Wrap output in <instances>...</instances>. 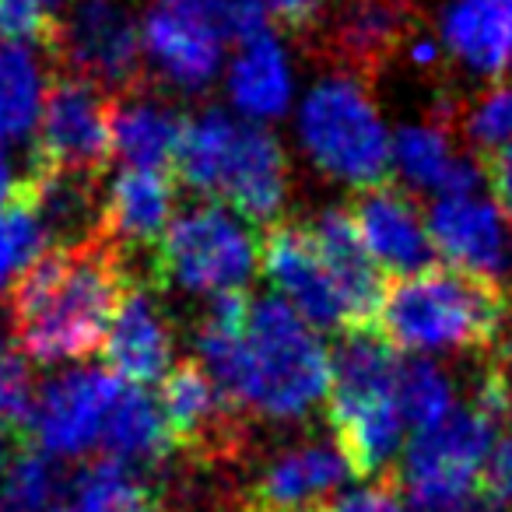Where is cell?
Returning a JSON list of instances; mask_svg holds the SVG:
<instances>
[{"instance_id": "obj_3", "label": "cell", "mask_w": 512, "mask_h": 512, "mask_svg": "<svg viewBox=\"0 0 512 512\" xmlns=\"http://www.w3.org/2000/svg\"><path fill=\"white\" fill-rule=\"evenodd\" d=\"M509 323L502 285L460 267H425L386 285L376 327L400 351H484Z\"/></svg>"}, {"instance_id": "obj_15", "label": "cell", "mask_w": 512, "mask_h": 512, "mask_svg": "<svg viewBox=\"0 0 512 512\" xmlns=\"http://www.w3.org/2000/svg\"><path fill=\"white\" fill-rule=\"evenodd\" d=\"M414 32L411 0H344L327 29V53L351 74H379Z\"/></svg>"}, {"instance_id": "obj_13", "label": "cell", "mask_w": 512, "mask_h": 512, "mask_svg": "<svg viewBox=\"0 0 512 512\" xmlns=\"http://www.w3.org/2000/svg\"><path fill=\"white\" fill-rule=\"evenodd\" d=\"M348 474L351 467L341 449L299 442L264 463L242 498V512H327L330 498L348 481Z\"/></svg>"}, {"instance_id": "obj_26", "label": "cell", "mask_w": 512, "mask_h": 512, "mask_svg": "<svg viewBox=\"0 0 512 512\" xmlns=\"http://www.w3.org/2000/svg\"><path fill=\"white\" fill-rule=\"evenodd\" d=\"M228 95L253 120H274L292 102V74L278 39L267 32L256 43L239 46V57L228 74Z\"/></svg>"}, {"instance_id": "obj_5", "label": "cell", "mask_w": 512, "mask_h": 512, "mask_svg": "<svg viewBox=\"0 0 512 512\" xmlns=\"http://www.w3.org/2000/svg\"><path fill=\"white\" fill-rule=\"evenodd\" d=\"M400 358L386 337L365 330H348L334 355L330 383V432L355 477H372L386 470L397 456L404 411H400Z\"/></svg>"}, {"instance_id": "obj_24", "label": "cell", "mask_w": 512, "mask_h": 512, "mask_svg": "<svg viewBox=\"0 0 512 512\" xmlns=\"http://www.w3.org/2000/svg\"><path fill=\"white\" fill-rule=\"evenodd\" d=\"M442 39L467 71L502 78L512 64V0H453Z\"/></svg>"}, {"instance_id": "obj_25", "label": "cell", "mask_w": 512, "mask_h": 512, "mask_svg": "<svg viewBox=\"0 0 512 512\" xmlns=\"http://www.w3.org/2000/svg\"><path fill=\"white\" fill-rule=\"evenodd\" d=\"M99 446L106 449V456H120L134 467H144V463L165 460L176 442H172L162 404H155L144 386L123 383L120 397L109 407Z\"/></svg>"}, {"instance_id": "obj_21", "label": "cell", "mask_w": 512, "mask_h": 512, "mask_svg": "<svg viewBox=\"0 0 512 512\" xmlns=\"http://www.w3.org/2000/svg\"><path fill=\"white\" fill-rule=\"evenodd\" d=\"M428 232L449 264L470 274L495 278L505 267V228L502 214L488 200L439 197L428 211Z\"/></svg>"}, {"instance_id": "obj_28", "label": "cell", "mask_w": 512, "mask_h": 512, "mask_svg": "<svg viewBox=\"0 0 512 512\" xmlns=\"http://www.w3.org/2000/svg\"><path fill=\"white\" fill-rule=\"evenodd\" d=\"M46 246H50V232L39 214L32 183L18 179L11 200L0 207V302L15 295L18 281L36 267Z\"/></svg>"}, {"instance_id": "obj_38", "label": "cell", "mask_w": 512, "mask_h": 512, "mask_svg": "<svg viewBox=\"0 0 512 512\" xmlns=\"http://www.w3.org/2000/svg\"><path fill=\"white\" fill-rule=\"evenodd\" d=\"M267 8L292 29H306L309 22H316L323 0H267Z\"/></svg>"}, {"instance_id": "obj_12", "label": "cell", "mask_w": 512, "mask_h": 512, "mask_svg": "<svg viewBox=\"0 0 512 512\" xmlns=\"http://www.w3.org/2000/svg\"><path fill=\"white\" fill-rule=\"evenodd\" d=\"M264 274L292 309H299L320 330H348V309L337 292L327 260L320 253L313 228L306 225H271L260 246Z\"/></svg>"}, {"instance_id": "obj_41", "label": "cell", "mask_w": 512, "mask_h": 512, "mask_svg": "<svg viewBox=\"0 0 512 512\" xmlns=\"http://www.w3.org/2000/svg\"><path fill=\"white\" fill-rule=\"evenodd\" d=\"M39 4H46V8H53V4H60V0H39Z\"/></svg>"}, {"instance_id": "obj_9", "label": "cell", "mask_w": 512, "mask_h": 512, "mask_svg": "<svg viewBox=\"0 0 512 512\" xmlns=\"http://www.w3.org/2000/svg\"><path fill=\"white\" fill-rule=\"evenodd\" d=\"M113 106L106 88L64 74L46 88L32 169L99 176L113 151Z\"/></svg>"}, {"instance_id": "obj_4", "label": "cell", "mask_w": 512, "mask_h": 512, "mask_svg": "<svg viewBox=\"0 0 512 512\" xmlns=\"http://www.w3.org/2000/svg\"><path fill=\"white\" fill-rule=\"evenodd\" d=\"M176 179L197 193L232 204L249 225H271L288 197V162L281 141L260 123L204 109L186 123Z\"/></svg>"}, {"instance_id": "obj_7", "label": "cell", "mask_w": 512, "mask_h": 512, "mask_svg": "<svg viewBox=\"0 0 512 512\" xmlns=\"http://www.w3.org/2000/svg\"><path fill=\"white\" fill-rule=\"evenodd\" d=\"M256 246L249 228L235 214L214 204H197L176 214L155 246V274L162 285L183 292L218 295L242 288L253 274Z\"/></svg>"}, {"instance_id": "obj_16", "label": "cell", "mask_w": 512, "mask_h": 512, "mask_svg": "<svg viewBox=\"0 0 512 512\" xmlns=\"http://www.w3.org/2000/svg\"><path fill=\"white\" fill-rule=\"evenodd\" d=\"M162 411L172 442L193 453H225L239 439V411L225 400L204 362H179L176 369H169V376L162 379Z\"/></svg>"}, {"instance_id": "obj_44", "label": "cell", "mask_w": 512, "mask_h": 512, "mask_svg": "<svg viewBox=\"0 0 512 512\" xmlns=\"http://www.w3.org/2000/svg\"><path fill=\"white\" fill-rule=\"evenodd\" d=\"M151 512H158V509H151Z\"/></svg>"}, {"instance_id": "obj_36", "label": "cell", "mask_w": 512, "mask_h": 512, "mask_svg": "<svg viewBox=\"0 0 512 512\" xmlns=\"http://www.w3.org/2000/svg\"><path fill=\"white\" fill-rule=\"evenodd\" d=\"M481 165H484V176H488L491 190H495V200L502 204V214L512 221V144L484 155Z\"/></svg>"}, {"instance_id": "obj_27", "label": "cell", "mask_w": 512, "mask_h": 512, "mask_svg": "<svg viewBox=\"0 0 512 512\" xmlns=\"http://www.w3.org/2000/svg\"><path fill=\"white\" fill-rule=\"evenodd\" d=\"M43 106V67L32 46L4 39L0 43V144H18L32 130H39Z\"/></svg>"}, {"instance_id": "obj_30", "label": "cell", "mask_w": 512, "mask_h": 512, "mask_svg": "<svg viewBox=\"0 0 512 512\" xmlns=\"http://www.w3.org/2000/svg\"><path fill=\"white\" fill-rule=\"evenodd\" d=\"M397 393H400L404 421L418 428V432L439 425L453 411V386H449L446 372L428 362V358H407V362H400Z\"/></svg>"}, {"instance_id": "obj_40", "label": "cell", "mask_w": 512, "mask_h": 512, "mask_svg": "<svg viewBox=\"0 0 512 512\" xmlns=\"http://www.w3.org/2000/svg\"><path fill=\"white\" fill-rule=\"evenodd\" d=\"M15 186H18V179L11 176V162H8V155L0 151V207L8 204L11 200V193H15Z\"/></svg>"}, {"instance_id": "obj_1", "label": "cell", "mask_w": 512, "mask_h": 512, "mask_svg": "<svg viewBox=\"0 0 512 512\" xmlns=\"http://www.w3.org/2000/svg\"><path fill=\"white\" fill-rule=\"evenodd\" d=\"M197 351L235 411L295 421L334 383V362L313 323L281 299L218 292L197 330Z\"/></svg>"}, {"instance_id": "obj_43", "label": "cell", "mask_w": 512, "mask_h": 512, "mask_svg": "<svg viewBox=\"0 0 512 512\" xmlns=\"http://www.w3.org/2000/svg\"><path fill=\"white\" fill-rule=\"evenodd\" d=\"M0 22H4V0H0Z\"/></svg>"}, {"instance_id": "obj_8", "label": "cell", "mask_w": 512, "mask_h": 512, "mask_svg": "<svg viewBox=\"0 0 512 512\" xmlns=\"http://www.w3.org/2000/svg\"><path fill=\"white\" fill-rule=\"evenodd\" d=\"M498 425L481 404L453 407L439 425L421 428L404 453V488L411 505L446 502L474 491L481 477L484 456L498 432Z\"/></svg>"}, {"instance_id": "obj_18", "label": "cell", "mask_w": 512, "mask_h": 512, "mask_svg": "<svg viewBox=\"0 0 512 512\" xmlns=\"http://www.w3.org/2000/svg\"><path fill=\"white\" fill-rule=\"evenodd\" d=\"M351 214H355L358 232L379 267L404 278V274H418L435 264L432 232L421 225L414 204L397 186H365L351 204Z\"/></svg>"}, {"instance_id": "obj_6", "label": "cell", "mask_w": 512, "mask_h": 512, "mask_svg": "<svg viewBox=\"0 0 512 512\" xmlns=\"http://www.w3.org/2000/svg\"><path fill=\"white\" fill-rule=\"evenodd\" d=\"M299 134L309 158L327 176L355 186L386 183L393 144L376 106L358 78H327L306 95L299 113Z\"/></svg>"}, {"instance_id": "obj_11", "label": "cell", "mask_w": 512, "mask_h": 512, "mask_svg": "<svg viewBox=\"0 0 512 512\" xmlns=\"http://www.w3.org/2000/svg\"><path fill=\"white\" fill-rule=\"evenodd\" d=\"M120 390L123 379L109 369H74L43 386L32 414L39 449L53 456H81L99 446L109 407Z\"/></svg>"}, {"instance_id": "obj_23", "label": "cell", "mask_w": 512, "mask_h": 512, "mask_svg": "<svg viewBox=\"0 0 512 512\" xmlns=\"http://www.w3.org/2000/svg\"><path fill=\"white\" fill-rule=\"evenodd\" d=\"M186 134V120L179 109L165 99L137 88L120 95L113 106V151L127 165H148V169L176 172V155Z\"/></svg>"}, {"instance_id": "obj_20", "label": "cell", "mask_w": 512, "mask_h": 512, "mask_svg": "<svg viewBox=\"0 0 512 512\" xmlns=\"http://www.w3.org/2000/svg\"><path fill=\"white\" fill-rule=\"evenodd\" d=\"M106 369L116 372L123 383L148 386L165 376L172 358V334L165 316L158 313L155 299L141 285H130L109 323L106 344Z\"/></svg>"}, {"instance_id": "obj_35", "label": "cell", "mask_w": 512, "mask_h": 512, "mask_svg": "<svg viewBox=\"0 0 512 512\" xmlns=\"http://www.w3.org/2000/svg\"><path fill=\"white\" fill-rule=\"evenodd\" d=\"M327 512H407L400 495L393 491V481H379L372 488H358L351 495H341L327 505Z\"/></svg>"}, {"instance_id": "obj_19", "label": "cell", "mask_w": 512, "mask_h": 512, "mask_svg": "<svg viewBox=\"0 0 512 512\" xmlns=\"http://www.w3.org/2000/svg\"><path fill=\"white\" fill-rule=\"evenodd\" d=\"M309 228L320 242V253L334 274L344 309H348V330L376 327L386 288L379 281L376 256L365 246L351 207H330Z\"/></svg>"}, {"instance_id": "obj_33", "label": "cell", "mask_w": 512, "mask_h": 512, "mask_svg": "<svg viewBox=\"0 0 512 512\" xmlns=\"http://www.w3.org/2000/svg\"><path fill=\"white\" fill-rule=\"evenodd\" d=\"M32 414H36V393L29 383V369L15 348L0 341V421L15 432H25L32 428Z\"/></svg>"}, {"instance_id": "obj_10", "label": "cell", "mask_w": 512, "mask_h": 512, "mask_svg": "<svg viewBox=\"0 0 512 512\" xmlns=\"http://www.w3.org/2000/svg\"><path fill=\"white\" fill-rule=\"evenodd\" d=\"M141 36L120 0H81L64 25H57L50 50L67 74L85 78L113 95L144 85Z\"/></svg>"}, {"instance_id": "obj_34", "label": "cell", "mask_w": 512, "mask_h": 512, "mask_svg": "<svg viewBox=\"0 0 512 512\" xmlns=\"http://www.w3.org/2000/svg\"><path fill=\"white\" fill-rule=\"evenodd\" d=\"M477 488L495 505H502V509L512 505V428H502L498 439L491 442L488 456H484L481 477H477Z\"/></svg>"}, {"instance_id": "obj_14", "label": "cell", "mask_w": 512, "mask_h": 512, "mask_svg": "<svg viewBox=\"0 0 512 512\" xmlns=\"http://www.w3.org/2000/svg\"><path fill=\"white\" fill-rule=\"evenodd\" d=\"M144 53L172 85L197 92L221 67V32L183 0H158L141 25Z\"/></svg>"}, {"instance_id": "obj_42", "label": "cell", "mask_w": 512, "mask_h": 512, "mask_svg": "<svg viewBox=\"0 0 512 512\" xmlns=\"http://www.w3.org/2000/svg\"><path fill=\"white\" fill-rule=\"evenodd\" d=\"M53 512H74V505H64V509H53Z\"/></svg>"}, {"instance_id": "obj_29", "label": "cell", "mask_w": 512, "mask_h": 512, "mask_svg": "<svg viewBox=\"0 0 512 512\" xmlns=\"http://www.w3.org/2000/svg\"><path fill=\"white\" fill-rule=\"evenodd\" d=\"M74 512H151L155 491L134 463L102 456L74 477Z\"/></svg>"}, {"instance_id": "obj_39", "label": "cell", "mask_w": 512, "mask_h": 512, "mask_svg": "<svg viewBox=\"0 0 512 512\" xmlns=\"http://www.w3.org/2000/svg\"><path fill=\"white\" fill-rule=\"evenodd\" d=\"M15 449H18V432L0 421V474H4V467H8V460H11Z\"/></svg>"}, {"instance_id": "obj_2", "label": "cell", "mask_w": 512, "mask_h": 512, "mask_svg": "<svg viewBox=\"0 0 512 512\" xmlns=\"http://www.w3.org/2000/svg\"><path fill=\"white\" fill-rule=\"evenodd\" d=\"M130 285L123 253L102 235L46 249L11 295L22 351L39 365L88 358L106 344Z\"/></svg>"}, {"instance_id": "obj_37", "label": "cell", "mask_w": 512, "mask_h": 512, "mask_svg": "<svg viewBox=\"0 0 512 512\" xmlns=\"http://www.w3.org/2000/svg\"><path fill=\"white\" fill-rule=\"evenodd\" d=\"M411 512H505L502 505H495L481 488L467 491L460 498H446V502H428V505H411Z\"/></svg>"}, {"instance_id": "obj_32", "label": "cell", "mask_w": 512, "mask_h": 512, "mask_svg": "<svg viewBox=\"0 0 512 512\" xmlns=\"http://www.w3.org/2000/svg\"><path fill=\"white\" fill-rule=\"evenodd\" d=\"M463 134L484 155L512 144V88H491L463 116Z\"/></svg>"}, {"instance_id": "obj_22", "label": "cell", "mask_w": 512, "mask_h": 512, "mask_svg": "<svg viewBox=\"0 0 512 512\" xmlns=\"http://www.w3.org/2000/svg\"><path fill=\"white\" fill-rule=\"evenodd\" d=\"M393 162L407 186L435 190L442 197H470L481 186L484 165L453 155L446 123H407L393 137Z\"/></svg>"}, {"instance_id": "obj_17", "label": "cell", "mask_w": 512, "mask_h": 512, "mask_svg": "<svg viewBox=\"0 0 512 512\" xmlns=\"http://www.w3.org/2000/svg\"><path fill=\"white\" fill-rule=\"evenodd\" d=\"M172 207H176V172L127 165L109 183V193L102 200L99 235L113 242L120 253L158 246L165 228L172 225Z\"/></svg>"}, {"instance_id": "obj_31", "label": "cell", "mask_w": 512, "mask_h": 512, "mask_svg": "<svg viewBox=\"0 0 512 512\" xmlns=\"http://www.w3.org/2000/svg\"><path fill=\"white\" fill-rule=\"evenodd\" d=\"M57 474L32 446H18L0 474V512H50Z\"/></svg>"}]
</instances>
